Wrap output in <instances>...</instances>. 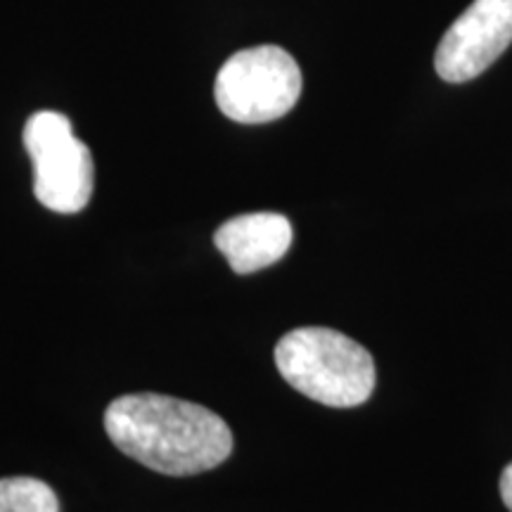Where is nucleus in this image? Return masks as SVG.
<instances>
[{
  "instance_id": "1",
  "label": "nucleus",
  "mask_w": 512,
  "mask_h": 512,
  "mask_svg": "<svg viewBox=\"0 0 512 512\" xmlns=\"http://www.w3.org/2000/svg\"><path fill=\"white\" fill-rule=\"evenodd\" d=\"M105 432L128 458L169 477L214 470L233 453L226 420L200 403L164 394H126L105 411Z\"/></svg>"
},
{
  "instance_id": "2",
  "label": "nucleus",
  "mask_w": 512,
  "mask_h": 512,
  "mask_svg": "<svg viewBox=\"0 0 512 512\" xmlns=\"http://www.w3.org/2000/svg\"><path fill=\"white\" fill-rule=\"evenodd\" d=\"M275 366L299 394L330 408H354L375 389L370 351L330 328H297L275 347Z\"/></svg>"
},
{
  "instance_id": "3",
  "label": "nucleus",
  "mask_w": 512,
  "mask_h": 512,
  "mask_svg": "<svg viewBox=\"0 0 512 512\" xmlns=\"http://www.w3.org/2000/svg\"><path fill=\"white\" fill-rule=\"evenodd\" d=\"M214 95L228 119L238 124H268L297 105L302 69L278 46L240 50L221 67Z\"/></svg>"
},
{
  "instance_id": "4",
  "label": "nucleus",
  "mask_w": 512,
  "mask_h": 512,
  "mask_svg": "<svg viewBox=\"0 0 512 512\" xmlns=\"http://www.w3.org/2000/svg\"><path fill=\"white\" fill-rule=\"evenodd\" d=\"M24 147L34 162V195L57 214H79L93 197L95 166L86 143L60 112H36L24 126Z\"/></svg>"
},
{
  "instance_id": "5",
  "label": "nucleus",
  "mask_w": 512,
  "mask_h": 512,
  "mask_svg": "<svg viewBox=\"0 0 512 512\" xmlns=\"http://www.w3.org/2000/svg\"><path fill=\"white\" fill-rule=\"evenodd\" d=\"M512 43V0H472L448 27L434 53V69L448 83L482 76Z\"/></svg>"
},
{
  "instance_id": "6",
  "label": "nucleus",
  "mask_w": 512,
  "mask_h": 512,
  "mask_svg": "<svg viewBox=\"0 0 512 512\" xmlns=\"http://www.w3.org/2000/svg\"><path fill=\"white\" fill-rule=\"evenodd\" d=\"M292 223L283 214L256 211L223 223L214 245L238 275H249L278 264L292 245Z\"/></svg>"
},
{
  "instance_id": "7",
  "label": "nucleus",
  "mask_w": 512,
  "mask_h": 512,
  "mask_svg": "<svg viewBox=\"0 0 512 512\" xmlns=\"http://www.w3.org/2000/svg\"><path fill=\"white\" fill-rule=\"evenodd\" d=\"M0 512H60V501L41 479L5 477L0 479Z\"/></svg>"
},
{
  "instance_id": "8",
  "label": "nucleus",
  "mask_w": 512,
  "mask_h": 512,
  "mask_svg": "<svg viewBox=\"0 0 512 512\" xmlns=\"http://www.w3.org/2000/svg\"><path fill=\"white\" fill-rule=\"evenodd\" d=\"M501 496H503L505 508L512 512V463L505 467L501 475Z\"/></svg>"
}]
</instances>
